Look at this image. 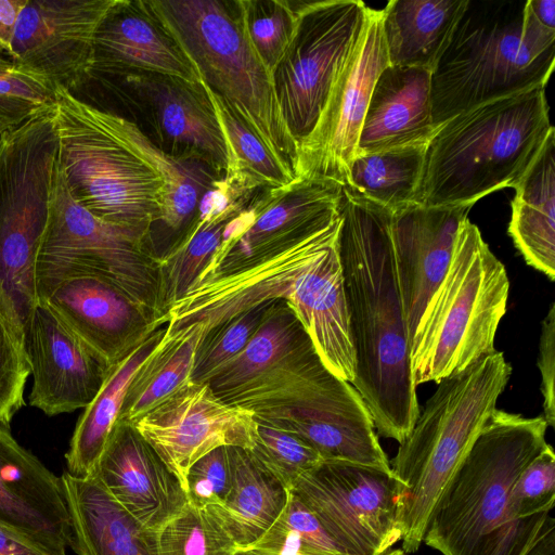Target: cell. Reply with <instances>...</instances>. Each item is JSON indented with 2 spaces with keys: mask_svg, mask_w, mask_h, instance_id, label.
<instances>
[{
  "mask_svg": "<svg viewBox=\"0 0 555 555\" xmlns=\"http://www.w3.org/2000/svg\"><path fill=\"white\" fill-rule=\"evenodd\" d=\"M339 216V255L356 357L351 385L375 430L401 443L420 406L392 247V212L343 185Z\"/></svg>",
  "mask_w": 555,
  "mask_h": 555,
  "instance_id": "6da1fadb",
  "label": "cell"
},
{
  "mask_svg": "<svg viewBox=\"0 0 555 555\" xmlns=\"http://www.w3.org/2000/svg\"><path fill=\"white\" fill-rule=\"evenodd\" d=\"M546 428L542 415L496 409L439 496L423 543L442 555H527L555 529L551 512H509L511 489L547 444Z\"/></svg>",
  "mask_w": 555,
  "mask_h": 555,
  "instance_id": "7a4b0ae2",
  "label": "cell"
},
{
  "mask_svg": "<svg viewBox=\"0 0 555 555\" xmlns=\"http://www.w3.org/2000/svg\"><path fill=\"white\" fill-rule=\"evenodd\" d=\"M553 128L545 87L451 117L427 142L417 204L473 206L492 192L514 188Z\"/></svg>",
  "mask_w": 555,
  "mask_h": 555,
  "instance_id": "3957f363",
  "label": "cell"
},
{
  "mask_svg": "<svg viewBox=\"0 0 555 555\" xmlns=\"http://www.w3.org/2000/svg\"><path fill=\"white\" fill-rule=\"evenodd\" d=\"M512 366L500 351L438 383L423 412L399 443L390 468L400 483L402 550L416 552L444 487L496 410Z\"/></svg>",
  "mask_w": 555,
  "mask_h": 555,
  "instance_id": "277c9868",
  "label": "cell"
},
{
  "mask_svg": "<svg viewBox=\"0 0 555 555\" xmlns=\"http://www.w3.org/2000/svg\"><path fill=\"white\" fill-rule=\"evenodd\" d=\"M526 1L468 0L431 72V111L439 127L480 104L545 87L555 34L525 17Z\"/></svg>",
  "mask_w": 555,
  "mask_h": 555,
  "instance_id": "5b68a950",
  "label": "cell"
},
{
  "mask_svg": "<svg viewBox=\"0 0 555 555\" xmlns=\"http://www.w3.org/2000/svg\"><path fill=\"white\" fill-rule=\"evenodd\" d=\"M220 399L249 410L260 424L299 437L323 461L391 472L362 398L327 370L312 341Z\"/></svg>",
  "mask_w": 555,
  "mask_h": 555,
  "instance_id": "8992f818",
  "label": "cell"
},
{
  "mask_svg": "<svg viewBox=\"0 0 555 555\" xmlns=\"http://www.w3.org/2000/svg\"><path fill=\"white\" fill-rule=\"evenodd\" d=\"M509 281L477 225L466 218L452 259L430 296L411 338V372L416 387L465 370L493 353L506 312Z\"/></svg>",
  "mask_w": 555,
  "mask_h": 555,
  "instance_id": "52a82bcc",
  "label": "cell"
},
{
  "mask_svg": "<svg viewBox=\"0 0 555 555\" xmlns=\"http://www.w3.org/2000/svg\"><path fill=\"white\" fill-rule=\"evenodd\" d=\"M54 95L59 164L72 198L150 248L164 189L160 176L122 137L116 114L63 88Z\"/></svg>",
  "mask_w": 555,
  "mask_h": 555,
  "instance_id": "ba28073f",
  "label": "cell"
},
{
  "mask_svg": "<svg viewBox=\"0 0 555 555\" xmlns=\"http://www.w3.org/2000/svg\"><path fill=\"white\" fill-rule=\"evenodd\" d=\"M149 3L196 67L204 85L221 95L295 172L298 143L283 119L272 77L248 39L240 0Z\"/></svg>",
  "mask_w": 555,
  "mask_h": 555,
  "instance_id": "9c48e42d",
  "label": "cell"
},
{
  "mask_svg": "<svg viewBox=\"0 0 555 555\" xmlns=\"http://www.w3.org/2000/svg\"><path fill=\"white\" fill-rule=\"evenodd\" d=\"M77 276L113 282L163 324L158 258L142 242L78 205L59 164L51 214L36 259L37 302H43L62 282Z\"/></svg>",
  "mask_w": 555,
  "mask_h": 555,
  "instance_id": "30bf717a",
  "label": "cell"
},
{
  "mask_svg": "<svg viewBox=\"0 0 555 555\" xmlns=\"http://www.w3.org/2000/svg\"><path fill=\"white\" fill-rule=\"evenodd\" d=\"M297 5L296 31L272 82L283 119L299 146L362 31L369 7L360 0L297 1Z\"/></svg>",
  "mask_w": 555,
  "mask_h": 555,
  "instance_id": "8fae6325",
  "label": "cell"
},
{
  "mask_svg": "<svg viewBox=\"0 0 555 555\" xmlns=\"http://www.w3.org/2000/svg\"><path fill=\"white\" fill-rule=\"evenodd\" d=\"M340 216L194 282L169 309L166 333L201 326L203 338L234 317L278 298L286 299L310 262L338 237Z\"/></svg>",
  "mask_w": 555,
  "mask_h": 555,
  "instance_id": "7c38bea8",
  "label": "cell"
},
{
  "mask_svg": "<svg viewBox=\"0 0 555 555\" xmlns=\"http://www.w3.org/2000/svg\"><path fill=\"white\" fill-rule=\"evenodd\" d=\"M400 489L392 472L322 461L304 473L289 492L347 555H382L401 540Z\"/></svg>",
  "mask_w": 555,
  "mask_h": 555,
  "instance_id": "4fadbf2b",
  "label": "cell"
},
{
  "mask_svg": "<svg viewBox=\"0 0 555 555\" xmlns=\"http://www.w3.org/2000/svg\"><path fill=\"white\" fill-rule=\"evenodd\" d=\"M388 65L382 10L367 8L362 31L338 69L312 131L299 143L297 178L346 184L371 93Z\"/></svg>",
  "mask_w": 555,
  "mask_h": 555,
  "instance_id": "5bb4252c",
  "label": "cell"
},
{
  "mask_svg": "<svg viewBox=\"0 0 555 555\" xmlns=\"http://www.w3.org/2000/svg\"><path fill=\"white\" fill-rule=\"evenodd\" d=\"M115 0H28L11 44L14 69L51 90L73 89L93 74L94 38Z\"/></svg>",
  "mask_w": 555,
  "mask_h": 555,
  "instance_id": "9a60e30c",
  "label": "cell"
},
{
  "mask_svg": "<svg viewBox=\"0 0 555 555\" xmlns=\"http://www.w3.org/2000/svg\"><path fill=\"white\" fill-rule=\"evenodd\" d=\"M133 426L183 486L190 466L208 452L251 450L258 423L249 410L217 397L208 383L189 382Z\"/></svg>",
  "mask_w": 555,
  "mask_h": 555,
  "instance_id": "2e32d148",
  "label": "cell"
},
{
  "mask_svg": "<svg viewBox=\"0 0 555 555\" xmlns=\"http://www.w3.org/2000/svg\"><path fill=\"white\" fill-rule=\"evenodd\" d=\"M112 76L119 78L129 103L150 129L147 138L158 149L178 159L203 162L220 177L225 175L227 146L203 81L146 72Z\"/></svg>",
  "mask_w": 555,
  "mask_h": 555,
  "instance_id": "e0dca14e",
  "label": "cell"
},
{
  "mask_svg": "<svg viewBox=\"0 0 555 555\" xmlns=\"http://www.w3.org/2000/svg\"><path fill=\"white\" fill-rule=\"evenodd\" d=\"M341 189V184L326 179L296 178L282 188L257 190L229 221L219 247L194 282L338 215Z\"/></svg>",
  "mask_w": 555,
  "mask_h": 555,
  "instance_id": "ac0fdd59",
  "label": "cell"
},
{
  "mask_svg": "<svg viewBox=\"0 0 555 555\" xmlns=\"http://www.w3.org/2000/svg\"><path fill=\"white\" fill-rule=\"evenodd\" d=\"M23 346L33 375L29 404L48 416L85 409L112 365L44 302H37Z\"/></svg>",
  "mask_w": 555,
  "mask_h": 555,
  "instance_id": "d6986e66",
  "label": "cell"
},
{
  "mask_svg": "<svg viewBox=\"0 0 555 555\" xmlns=\"http://www.w3.org/2000/svg\"><path fill=\"white\" fill-rule=\"evenodd\" d=\"M0 525L53 552L73 546L61 477L0 425Z\"/></svg>",
  "mask_w": 555,
  "mask_h": 555,
  "instance_id": "ffe728a7",
  "label": "cell"
},
{
  "mask_svg": "<svg viewBox=\"0 0 555 555\" xmlns=\"http://www.w3.org/2000/svg\"><path fill=\"white\" fill-rule=\"evenodd\" d=\"M470 207L413 204L392 212L397 278L411 338L426 304L446 275Z\"/></svg>",
  "mask_w": 555,
  "mask_h": 555,
  "instance_id": "44dd1931",
  "label": "cell"
},
{
  "mask_svg": "<svg viewBox=\"0 0 555 555\" xmlns=\"http://www.w3.org/2000/svg\"><path fill=\"white\" fill-rule=\"evenodd\" d=\"M93 475L130 514L157 532L188 505L179 478L128 423L115 424Z\"/></svg>",
  "mask_w": 555,
  "mask_h": 555,
  "instance_id": "7402d4cb",
  "label": "cell"
},
{
  "mask_svg": "<svg viewBox=\"0 0 555 555\" xmlns=\"http://www.w3.org/2000/svg\"><path fill=\"white\" fill-rule=\"evenodd\" d=\"M43 302L111 365L163 326L152 311L103 278L68 279Z\"/></svg>",
  "mask_w": 555,
  "mask_h": 555,
  "instance_id": "603a6c76",
  "label": "cell"
},
{
  "mask_svg": "<svg viewBox=\"0 0 555 555\" xmlns=\"http://www.w3.org/2000/svg\"><path fill=\"white\" fill-rule=\"evenodd\" d=\"M146 72L201 82L191 60L149 0H115L94 38L93 73Z\"/></svg>",
  "mask_w": 555,
  "mask_h": 555,
  "instance_id": "cb8c5ba5",
  "label": "cell"
},
{
  "mask_svg": "<svg viewBox=\"0 0 555 555\" xmlns=\"http://www.w3.org/2000/svg\"><path fill=\"white\" fill-rule=\"evenodd\" d=\"M286 300L323 364L335 376L351 384L356 373V357L338 237L299 273Z\"/></svg>",
  "mask_w": 555,
  "mask_h": 555,
  "instance_id": "d4e9b609",
  "label": "cell"
},
{
  "mask_svg": "<svg viewBox=\"0 0 555 555\" xmlns=\"http://www.w3.org/2000/svg\"><path fill=\"white\" fill-rule=\"evenodd\" d=\"M435 130L431 70L388 65L371 93L357 155L426 144Z\"/></svg>",
  "mask_w": 555,
  "mask_h": 555,
  "instance_id": "484cf974",
  "label": "cell"
},
{
  "mask_svg": "<svg viewBox=\"0 0 555 555\" xmlns=\"http://www.w3.org/2000/svg\"><path fill=\"white\" fill-rule=\"evenodd\" d=\"M78 555H158V533L144 526L94 476H61Z\"/></svg>",
  "mask_w": 555,
  "mask_h": 555,
  "instance_id": "4316f807",
  "label": "cell"
},
{
  "mask_svg": "<svg viewBox=\"0 0 555 555\" xmlns=\"http://www.w3.org/2000/svg\"><path fill=\"white\" fill-rule=\"evenodd\" d=\"M255 192L221 177L204 194L192 225L159 259L158 311L163 324H167L170 307L185 294L219 247L229 221Z\"/></svg>",
  "mask_w": 555,
  "mask_h": 555,
  "instance_id": "83f0119b",
  "label": "cell"
},
{
  "mask_svg": "<svg viewBox=\"0 0 555 555\" xmlns=\"http://www.w3.org/2000/svg\"><path fill=\"white\" fill-rule=\"evenodd\" d=\"M116 122L126 141L157 171L164 182L156 220L151 227L147 242L153 251L155 241L162 236L166 245L165 255L192 225L201 199L214 181L221 177L203 162L169 156L135 122L119 115H116Z\"/></svg>",
  "mask_w": 555,
  "mask_h": 555,
  "instance_id": "f1b7e54d",
  "label": "cell"
},
{
  "mask_svg": "<svg viewBox=\"0 0 555 555\" xmlns=\"http://www.w3.org/2000/svg\"><path fill=\"white\" fill-rule=\"evenodd\" d=\"M508 234L525 261L555 280V130L514 186Z\"/></svg>",
  "mask_w": 555,
  "mask_h": 555,
  "instance_id": "f546056e",
  "label": "cell"
},
{
  "mask_svg": "<svg viewBox=\"0 0 555 555\" xmlns=\"http://www.w3.org/2000/svg\"><path fill=\"white\" fill-rule=\"evenodd\" d=\"M468 0H390L383 13L389 65L434 70Z\"/></svg>",
  "mask_w": 555,
  "mask_h": 555,
  "instance_id": "4dcf8cb0",
  "label": "cell"
},
{
  "mask_svg": "<svg viewBox=\"0 0 555 555\" xmlns=\"http://www.w3.org/2000/svg\"><path fill=\"white\" fill-rule=\"evenodd\" d=\"M232 485L221 505L207 507L238 547L255 544L284 511L289 490L248 450L229 447Z\"/></svg>",
  "mask_w": 555,
  "mask_h": 555,
  "instance_id": "1f68e13d",
  "label": "cell"
},
{
  "mask_svg": "<svg viewBox=\"0 0 555 555\" xmlns=\"http://www.w3.org/2000/svg\"><path fill=\"white\" fill-rule=\"evenodd\" d=\"M166 326L154 330L122 360L112 365L99 392L83 409L65 454L70 475L79 478L93 475L117 423L129 383L163 338Z\"/></svg>",
  "mask_w": 555,
  "mask_h": 555,
  "instance_id": "d6a6232c",
  "label": "cell"
},
{
  "mask_svg": "<svg viewBox=\"0 0 555 555\" xmlns=\"http://www.w3.org/2000/svg\"><path fill=\"white\" fill-rule=\"evenodd\" d=\"M203 336L201 326L165 332L156 348L133 374L117 422L133 425L191 382L195 352Z\"/></svg>",
  "mask_w": 555,
  "mask_h": 555,
  "instance_id": "836d02e7",
  "label": "cell"
},
{
  "mask_svg": "<svg viewBox=\"0 0 555 555\" xmlns=\"http://www.w3.org/2000/svg\"><path fill=\"white\" fill-rule=\"evenodd\" d=\"M309 341L291 305L278 298L242 352L208 384L215 395L222 398Z\"/></svg>",
  "mask_w": 555,
  "mask_h": 555,
  "instance_id": "e575fe53",
  "label": "cell"
},
{
  "mask_svg": "<svg viewBox=\"0 0 555 555\" xmlns=\"http://www.w3.org/2000/svg\"><path fill=\"white\" fill-rule=\"evenodd\" d=\"M426 145L358 154L345 185L391 212L417 204Z\"/></svg>",
  "mask_w": 555,
  "mask_h": 555,
  "instance_id": "d590c367",
  "label": "cell"
},
{
  "mask_svg": "<svg viewBox=\"0 0 555 555\" xmlns=\"http://www.w3.org/2000/svg\"><path fill=\"white\" fill-rule=\"evenodd\" d=\"M206 87V86H205ZM228 152V181L247 191L282 188L297 177L219 94L207 88Z\"/></svg>",
  "mask_w": 555,
  "mask_h": 555,
  "instance_id": "8d00e7d4",
  "label": "cell"
},
{
  "mask_svg": "<svg viewBox=\"0 0 555 555\" xmlns=\"http://www.w3.org/2000/svg\"><path fill=\"white\" fill-rule=\"evenodd\" d=\"M248 547L262 555H347L293 493L275 522Z\"/></svg>",
  "mask_w": 555,
  "mask_h": 555,
  "instance_id": "74e56055",
  "label": "cell"
},
{
  "mask_svg": "<svg viewBox=\"0 0 555 555\" xmlns=\"http://www.w3.org/2000/svg\"><path fill=\"white\" fill-rule=\"evenodd\" d=\"M240 3L248 39L272 77L296 31L297 1L240 0Z\"/></svg>",
  "mask_w": 555,
  "mask_h": 555,
  "instance_id": "f35d334b",
  "label": "cell"
},
{
  "mask_svg": "<svg viewBox=\"0 0 555 555\" xmlns=\"http://www.w3.org/2000/svg\"><path fill=\"white\" fill-rule=\"evenodd\" d=\"M237 547L208 508L189 503L158 533V555H232Z\"/></svg>",
  "mask_w": 555,
  "mask_h": 555,
  "instance_id": "ab89813d",
  "label": "cell"
},
{
  "mask_svg": "<svg viewBox=\"0 0 555 555\" xmlns=\"http://www.w3.org/2000/svg\"><path fill=\"white\" fill-rule=\"evenodd\" d=\"M273 301L251 308L208 332L195 352L191 382L208 383L233 361L258 330Z\"/></svg>",
  "mask_w": 555,
  "mask_h": 555,
  "instance_id": "60d3db41",
  "label": "cell"
},
{
  "mask_svg": "<svg viewBox=\"0 0 555 555\" xmlns=\"http://www.w3.org/2000/svg\"><path fill=\"white\" fill-rule=\"evenodd\" d=\"M248 451L288 490L304 473L323 461L320 454L299 437L260 423L255 444Z\"/></svg>",
  "mask_w": 555,
  "mask_h": 555,
  "instance_id": "b9f144b4",
  "label": "cell"
},
{
  "mask_svg": "<svg viewBox=\"0 0 555 555\" xmlns=\"http://www.w3.org/2000/svg\"><path fill=\"white\" fill-rule=\"evenodd\" d=\"M555 502V453L551 444L522 469L509 493V512L516 519L548 513Z\"/></svg>",
  "mask_w": 555,
  "mask_h": 555,
  "instance_id": "7bdbcfd3",
  "label": "cell"
},
{
  "mask_svg": "<svg viewBox=\"0 0 555 555\" xmlns=\"http://www.w3.org/2000/svg\"><path fill=\"white\" fill-rule=\"evenodd\" d=\"M232 485L229 447H219L190 466L184 479L188 503L199 508L221 505Z\"/></svg>",
  "mask_w": 555,
  "mask_h": 555,
  "instance_id": "ee69618b",
  "label": "cell"
},
{
  "mask_svg": "<svg viewBox=\"0 0 555 555\" xmlns=\"http://www.w3.org/2000/svg\"><path fill=\"white\" fill-rule=\"evenodd\" d=\"M29 375L24 347L0 317V425L10 428L13 416L25 405Z\"/></svg>",
  "mask_w": 555,
  "mask_h": 555,
  "instance_id": "f6af8a7d",
  "label": "cell"
},
{
  "mask_svg": "<svg viewBox=\"0 0 555 555\" xmlns=\"http://www.w3.org/2000/svg\"><path fill=\"white\" fill-rule=\"evenodd\" d=\"M538 367L541 373V392L543 396L542 415L547 426H555V304L542 321L539 343Z\"/></svg>",
  "mask_w": 555,
  "mask_h": 555,
  "instance_id": "bcb514c9",
  "label": "cell"
},
{
  "mask_svg": "<svg viewBox=\"0 0 555 555\" xmlns=\"http://www.w3.org/2000/svg\"><path fill=\"white\" fill-rule=\"evenodd\" d=\"M0 96L24 101L36 106L53 105L55 102L53 90L14 67L0 70Z\"/></svg>",
  "mask_w": 555,
  "mask_h": 555,
  "instance_id": "7dc6e473",
  "label": "cell"
},
{
  "mask_svg": "<svg viewBox=\"0 0 555 555\" xmlns=\"http://www.w3.org/2000/svg\"><path fill=\"white\" fill-rule=\"evenodd\" d=\"M28 0H0V51L10 56L18 17Z\"/></svg>",
  "mask_w": 555,
  "mask_h": 555,
  "instance_id": "c3c4849f",
  "label": "cell"
},
{
  "mask_svg": "<svg viewBox=\"0 0 555 555\" xmlns=\"http://www.w3.org/2000/svg\"><path fill=\"white\" fill-rule=\"evenodd\" d=\"M0 555H57L0 525Z\"/></svg>",
  "mask_w": 555,
  "mask_h": 555,
  "instance_id": "681fc988",
  "label": "cell"
},
{
  "mask_svg": "<svg viewBox=\"0 0 555 555\" xmlns=\"http://www.w3.org/2000/svg\"><path fill=\"white\" fill-rule=\"evenodd\" d=\"M524 15L541 29L555 34L554 0H527Z\"/></svg>",
  "mask_w": 555,
  "mask_h": 555,
  "instance_id": "f907efd6",
  "label": "cell"
},
{
  "mask_svg": "<svg viewBox=\"0 0 555 555\" xmlns=\"http://www.w3.org/2000/svg\"><path fill=\"white\" fill-rule=\"evenodd\" d=\"M41 106L30 103L0 96V118L18 124L31 115Z\"/></svg>",
  "mask_w": 555,
  "mask_h": 555,
  "instance_id": "816d5d0a",
  "label": "cell"
},
{
  "mask_svg": "<svg viewBox=\"0 0 555 555\" xmlns=\"http://www.w3.org/2000/svg\"><path fill=\"white\" fill-rule=\"evenodd\" d=\"M527 555H555V529L545 533Z\"/></svg>",
  "mask_w": 555,
  "mask_h": 555,
  "instance_id": "f5cc1de1",
  "label": "cell"
},
{
  "mask_svg": "<svg viewBox=\"0 0 555 555\" xmlns=\"http://www.w3.org/2000/svg\"><path fill=\"white\" fill-rule=\"evenodd\" d=\"M232 555H262L254 547H237Z\"/></svg>",
  "mask_w": 555,
  "mask_h": 555,
  "instance_id": "db71d44e",
  "label": "cell"
},
{
  "mask_svg": "<svg viewBox=\"0 0 555 555\" xmlns=\"http://www.w3.org/2000/svg\"><path fill=\"white\" fill-rule=\"evenodd\" d=\"M13 125L15 124L4 118H0V135L9 128H11Z\"/></svg>",
  "mask_w": 555,
  "mask_h": 555,
  "instance_id": "11a10c76",
  "label": "cell"
},
{
  "mask_svg": "<svg viewBox=\"0 0 555 555\" xmlns=\"http://www.w3.org/2000/svg\"><path fill=\"white\" fill-rule=\"evenodd\" d=\"M12 68H13L12 62L0 56V70H9Z\"/></svg>",
  "mask_w": 555,
  "mask_h": 555,
  "instance_id": "9f6ffc18",
  "label": "cell"
},
{
  "mask_svg": "<svg viewBox=\"0 0 555 555\" xmlns=\"http://www.w3.org/2000/svg\"><path fill=\"white\" fill-rule=\"evenodd\" d=\"M382 555H406V553L402 548H393V550H388L387 552H385Z\"/></svg>",
  "mask_w": 555,
  "mask_h": 555,
  "instance_id": "6f0895ef",
  "label": "cell"
}]
</instances>
